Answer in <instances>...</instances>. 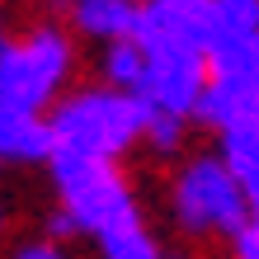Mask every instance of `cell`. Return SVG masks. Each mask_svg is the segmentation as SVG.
I'll use <instances>...</instances> for the list:
<instances>
[{"mask_svg": "<svg viewBox=\"0 0 259 259\" xmlns=\"http://www.w3.org/2000/svg\"><path fill=\"white\" fill-rule=\"evenodd\" d=\"M95 245L104 259H165L160 240L146 231V222H127L118 231H104V236H95Z\"/></svg>", "mask_w": 259, "mask_h": 259, "instance_id": "cell-9", "label": "cell"}, {"mask_svg": "<svg viewBox=\"0 0 259 259\" xmlns=\"http://www.w3.org/2000/svg\"><path fill=\"white\" fill-rule=\"evenodd\" d=\"M184 118H175V113H160V109H146V132H142V142L151 151H160V156H170V151L184 146Z\"/></svg>", "mask_w": 259, "mask_h": 259, "instance_id": "cell-10", "label": "cell"}, {"mask_svg": "<svg viewBox=\"0 0 259 259\" xmlns=\"http://www.w3.org/2000/svg\"><path fill=\"white\" fill-rule=\"evenodd\" d=\"M10 259H71V254H66V245H52V240H28Z\"/></svg>", "mask_w": 259, "mask_h": 259, "instance_id": "cell-12", "label": "cell"}, {"mask_svg": "<svg viewBox=\"0 0 259 259\" xmlns=\"http://www.w3.org/2000/svg\"><path fill=\"white\" fill-rule=\"evenodd\" d=\"M48 127L57 142L52 151H75V156L118 165L146 132V104L109 85H85V90H71L66 99H57Z\"/></svg>", "mask_w": 259, "mask_h": 259, "instance_id": "cell-1", "label": "cell"}, {"mask_svg": "<svg viewBox=\"0 0 259 259\" xmlns=\"http://www.w3.org/2000/svg\"><path fill=\"white\" fill-rule=\"evenodd\" d=\"M254 226H259V217H254Z\"/></svg>", "mask_w": 259, "mask_h": 259, "instance_id": "cell-17", "label": "cell"}, {"mask_svg": "<svg viewBox=\"0 0 259 259\" xmlns=\"http://www.w3.org/2000/svg\"><path fill=\"white\" fill-rule=\"evenodd\" d=\"M66 14H71V28L80 38H95L109 48V42L132 38L137 19H142V5L137 0H75Z\"/></svg>", "mask_w": 259, "mask_h": 259, "instance_id": "cell-5", "label": "cell"}, {"mask_svg": "<svg viewBox=\"0 0 259 259\" xmlns=\"http://www.w3.org/2000/svg\"><path fill=\"white\" fill-rule=\"evenodd\" d=\"M42 5H52V10H71L75 0H42Z\"/></svg>", "mask_w": 259, "mask_h": 259, "instance_id": "cell-13", "label": "cell"}, {"mask_svg": "<svg viewBox=\"0 0 259 259\" xmlns=\"http://www.w3.org/2000/svg\"><path fill=\"white\" fill-rule=\"evenodd\" d=\"M71 236H80V231H75V222H71V212H66V207L48 212V222H42V240H52V245H66Z\"/></svg>", "mask_w": 259, "mask_h": 259, "instance_id": "cell-11", "label": "cell"}, {"mask_svg": "<svg viewBox=\"0 0 259 259\" xmlns=\"http://www.w3.org/2000/svg\"><path fill=\"white\" fill-rule=\"evenodd\" d=\"M217 146L222 165L236 175V184L250 198V212L259 217V127H226L217 132Z\"/></svg>", "mask_w": 259, "mask_h": 259, "instance_id": "cell-7", "label": "cell"}, {"mask_svg": "<svg viewBox=\"0 0 259 259\" xmlns=\"http://www.w3.org/2000/svg\"><path fill=\"white\" fill-rule=\"evenodd\" d=\"M48 175H52V189L62 198V207L71 212L80 236H104V231H118L127 222H142V207H137L127 179L113 160L52 151Z\"/></svg>", "mask_w": 259, "mask_h": 259, "instance_id": "cell-3", "label": "cell"}, {"mask_svg": "<svg viewBox=\"0 0 259 259\" xmlns=\"http://www.w3.org/2000/svg\"><path fill=\"white\" fill-rule=\"evenodd\" d=\"M170 207L179 231L189 236H240L254 222L245 189L236 184V175L222 165V156H193L184 170L175 175Z\"/></svg>", "mask_w": 259, "mask_h": 259, "instance_id": "cell-4", "label": "cell"}, {"mask_svg": "<svg viewBox=\"0 0 259 259\" xmlns=\"http://www.w3.org/2000/svg\"><path fill=\"white\" fill-rule=\"evenodd\" d=\"M99 71H104V85H109V90L137 95V85H142V71H146V57H142V48H137L132 38H123V42H109V48H104Z\"/></svg>", "mask_w": 259, "mask_h": 259, "instance_id": "cell-8", "label": "cell"}, {"mask_svg": "<svg viewBox=\"0 0 259 259\" xmlns=\"http://www.w3.org/2000/svg\"><path fill=\"white\" fill-rule=\"evenodd\" d=\"M71 66V33L57 24H33L24 38H0V118H42Z\"/></svg>", "mask_w": 259, "mask_h": 259, "instance_id": "cell-2", "label": "cell"}, {"mask_svg": "<svg viewBox=\"0 0 259 259\" xmlns=\"http://www.w3.org/2000/svg\"><path fill=\"white\" fill-rule=\"evenodd\" d=\"M0 231H5V207H0Z\"/></svg>", "mask_w": 259, "mask_h": 259, "instance_id": "cell-15", "label": "cell"}, {"mask_svg": "<svg viewBox=\"0 0 259 259\" xmlns=\"http://www.w3.org/2000/svg\"><path fill=\"white\" fill-rule=\"evenodd\" d=\"M137 5H146V0H137Z\"/></svg>", "mask_w": 259, "mask_h": 259, "instance_id": "cell-16", "label": "cell"}, {"mask_svg": "<svg viewBox=\"0 0 259 259\" xmlns=\"http://www.w3.org/2000/svg\"><path fill=\"white\" fill-rule=\"evenodd\" d=\"M0 38H5V0H0Z\"/></svg>", "mask_w": 259, "mask_h": 259, "instance_id": "cell-14", "label": "cell"}, {"mask_svg": "<svg viewBox=\"0 0 259 259\" xmlns=\"http://www.w3.org/2000/svg\"><path fill=\"white\" fill-rule=\"evenodd\" d=\"M52 146L48 118H0V165H48Z\"/></svg>", "mask_w": 259, "mask_h": 259, "instance_id": "cell-6", "label": "cell"}]
</instances>
